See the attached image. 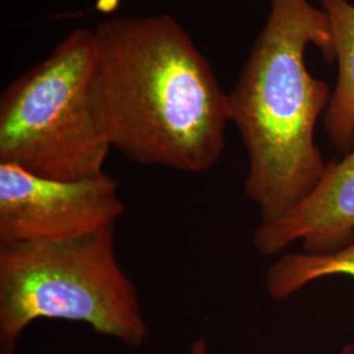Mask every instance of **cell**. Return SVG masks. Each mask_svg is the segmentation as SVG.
<instances>
[{
    "label": "cell",
    "instance_id": "277c9868",
    "mask_svg": "<svg viewBox=\"0 0 354 354\" xmlns=\"http://www.w3.org/2000/svg\"><path fill=\"white\" fill-rule=\"evenodd\" d=\"M95 33L77 28L4 89L0 163L37 176L83 180L105 174L109 143L89 99Z\"/></svg>",
    "mask_w": 354,
    "mask_h": 354
},
{
    "label": "cell",
    "instance_id": "8992f818",
    "mask_svg": "<svg viewBox=\"0 0 354 354\" xmlns=\"http://www.w3.org/2000/svg\"><path fill=\"white\" fill-rule=\"evenodd\" d=\"M354 241V149L329 162L317 185L289 213L254 231L264 256L282 254L297 241L304 252L332 253Z\"/></svg>",
    "mask_w": 354,
    "mask_h": 354
},
{
    "label": "cell",
    "instance_id": "ba28073f",
    "mask_svg": "<svg viewBox=\"0 0 354 354\" xmlns=\"http://www.w3.org/2000/svg\"><path fill=\"white\" fill-rule=\"evenodd\" d=\"M335 276L354 279V241L326 254H281L266 273V290L272 299L285 301L317 279Z\"/></svg>",
    "mask_w": 354,
    "mask_h": 354
},
{
    "label": "cell",
    "instance_id": "52a82bcc",
    "mask_svg": "<svg viewBox=\"0 0 354 354\" xmlns=\"http://www.w3.org/2000/svg\"><path fill=\"white\" fill-rule=\"evenodd\" d=\"M327 13L339 75L324 113V127L342 155L354 149V6L348 0H319Z\"/></svg>",
    "mask_w": 354,
    "mask_h": 354
},
{
    "label": "cell",
    "instance_id": "3957f363",
    "mask_svg": "<svg viewBox=\"0 0 354 354\" xmlns=\"http://www.w3.org/2000/svg\"><path fill=\"white\" fill-rule=\"evenodd\" d=\"M39 319L84 323L140 348L150 329L115 254L114 226L71 241L0 244V354Z\"/></svg>",
    "mask_w": 354,
    "mask_h": 354
},
{
    "label": "cell",
    "instance_id": "5b68a950",
    "mask_svg": "<svg viewBox=\"0 0 354 354\" xmlns=\"http://www.w3.org/2000/svg\"><path fill=\"white\" fill-rule=\"evenodd\" d=\"M125 205L113 177L37 176L0 163V244L71 241L115 226Z\"/></svg>",
    "mask_w": 354,
    "mask_h": 354
},
{
    "label": "cell",
    "instance_id": "6da1fadb",
    "mask_svg": "<svg viewBox=\"0 0 354 354\" xmlns=\"http://www.w3.org/2000/svg\"><path fill=\"white\" fill-rule=\"evenodd\" d=\"M95 33L89 99L111 149L129 160L201 174L219 160L228 96L169 15L122 16Z\"/></svg>",
    "mask_w": 354,
    "mask_h": 354
},
{
    "label": "cell",
    "instance_id": "9c48e42d",
    "mask_svg": "<svg viewBox=\"0 0 354 354\" xmlns=\"http://www.w3.org/2000/svg\"><path fill=\"white\" fill-rule=\"evenodd\" d=\"M339 354H354V342L346 344L339 352Z\"/></svg>",
    "mask_w": 354,
    "mask_h": 354
},
{
    "label": "cell",
    "instance_id": "7a4b0ae2",
    "mask_svg": "<svg viewBox=\"0 0 354 354\" xmlns=\"http://www.w3.org/2000/svg\"><path fill=\"white\" fill-rule=\"evenodd\" d=\"M307 45L333 61L328 16L308 0H270L266 26L227 93L230 122L241 133L247 197L269 223L289 213L317 185L326 165L315 129L330 92L304 64Z\"/></svg>",
    "mask_w": 354,
    "mask_h": 354
}]
</instances>
